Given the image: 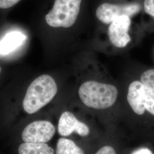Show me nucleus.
Masks as SVG:
<instances>
[{
	"label": "nucleus",
	"instance_id": "16",
	"mask_svg": "<svg viewBox=\"0 0 154 154\" xmlns=\"http://www.w3.org/2000/svg\"><path fill=\"white\" fill-rule=\"evenodd\" d=\"M132 154H153L152 151L147 148H141L134 151Z\"/></svg>",
	"mask_w": 154,
	"mask_h": 154
},
{
	"label": "nucleus",
	"instance_id": "7",
	"mask_svg": "<svg viewBox=\"0 0 154 154\" xmlns=\"http://www.w3.org/2000/svg\"><path fill=\"white\" fill-rule=\"evenodd\" d=\"M131 23L130 17L123 15L116 17L110 23L108 35L110 42L114 46L123 48L131 41L128 33Z\"/></svg>",
	"mask_w": 154,
	"mask_h": 154
},
{
	"label": "nucleus",
	"instance_id": "8",
	"mask_svg": "<svg viewBox=\"0 0 154 154\" xmlns=\"http://www.w3.org/2000/svg\"><path fill=\"white\" fill-rule=\"evenodd\" d=\"M58 133L63 137H67L75 132L81 137H86L90 133L88 127L78 121L75 116L69 111L62 114L58 126Z\"/></svg>",
	"mask_w": 154,
	"mask_h": 154
},
{
	"label": "nucleus",
	"instance_id": "1",
	"mask_svg": "<svg viewBox=\"0 0 154 154\" xmlns=\"http://www.w3.org/2000/svg\"><path fill=\"white\" fill-rule=\"evenodd\" d=\"M57 90L53 77L48 74L40 75L28 88L23 100V109L29 114L37 112L54 98Z\"/></svg>",
	"mask_w": 154,
	"mask_h": 154
},
{
	"label": "nucleus",
	"instance_id": "11",
	"mask_svg": "<svg viewBox=\"0 0 154 154\" xmlns=\"http://www.w3.org/2000/svg\"><path fill=\"white\" fill-rule=\"evenodd\" d=\"M56 154H85V152L72 140L61 138L57 144Z\"/></svg>",
	"mask_w": 154,
	"mask_h": 154
},
{
	"label": "nucleus",
	"instance_id": "14",
	"mask_svg": "<svg viewBox=\"0 0 154 154\" xmlns=\"http://www.w3.org/2000/svg\"><path fill=\"white\" fill-rule=\"evenodd\" d=\"M20 0H0V8L8 9L15 5Z\"/></svg>",
	"mask_w": 154,
	"mask_h": 154
},
{
	"label": "nucleus",
	"instance_id": "12",
	"mask_svg": "<svg viewBox=\"0 0 154 154\" xmlns=\"http://www.w3.org/2000/svg\"><path fill=\"white\" fill-rule=\"evenodd\" d=\"M140 81L154 93V69L143 72L140 76Z\"/></svg>",
	"mask_w": 154,
	"mask_h": 154
},
{
	"label": "nucleus",
	"instance_id": "10",
	"mask_svg": "<svg viewBox=\"0 0 154 154\" xmlns=\"http://www.w3.org/2000/svg\"><path fill=\"white\" fill-rule=\"evenodd\" d=\"M54 149L46 143H22L18 148L19 154H54Z\"/></svg>",
	"mask_w": 154,
	"mask_h": 154
},
{
	"label": "nucleus",
	"instance_id": "13",
	"mask_svg": "<svg viewBox=\"0 0 154 154\" xmlns=\"http://www.w3.org/2000/svg\"><path fill=\"white\" fill-rule=\"evenodd\" d=\"M144 11L154 19V0H144Z\"/></svg>",
	"mask_w": 154,
	"mask_h": 154
},
{
	"label": "nucleus",
	"instance_id": "6",
	"mask_svg": "<svg viewBox=\"0 0 154 154\" xmlns=\"http://www.w3.org/2000/svg\"><path fill=\"white\" fill-rule=\"evenodd\" d=\"M55 132L54 126L47 121H37L29 124L22 132L25 142L46 143L50 140Z\"/></svg>",
	"mask_w": 154,
	"mask_h": 154
},
{
	"label": "nucleus",
	"instance_id": "2",
	"mask_svg": "<svg viewBox=\"0 0 154 154\" xmlns=\"http://www.w3.org/2000/svg\"><path fill=\"white\" fill-rule=\"evenodd\" d=\"M78 94L86 106L102 110L109 108L115 103L118 91L116 88L112 85L89 81L81 85Z\"/></svg>",
	"mask_w": 154,
	"mask_h": 154
},
{
	"label": "nucleus",
	"instance_id": "9",
	"mask_svg": "<svg viewBox=\"0 0 154 154\" xmlns=\"http://www.w3.org/2000/svg\"><path fill=\"white\" fill-rule=\"evenodd\" d=\"M26 37L20 32L8 33L0 41V54L5 55L10 53L22 44Z\"/></svg>",
	"mask_w": 154,
	"mask_h": 154
},
{
	"label": "nucleus",
	"instance_id": "4",
	"mask_svg": "<svg viewBox=\"0 0 154 154\" xmlns=\"http://www.w3.org/2000/svg\"><path fill=\"white\" fill-rule=\"evenodd\" d=\"M127 101L137 115L142 116L147 110L154 116V93L141 81H135L130 85Z\"/></svg>",
	"mask_w": 154,
	"mask_h": 154
},
{
	"label": "nucleus",
	"instance_id": "15",
	"mask_svg": "<svg viewBox=\"0 0 154 154\" xmlns=\"http://www.w3.org/2000/svg\"><path fill=\"white\" fill-rule=\"evenodd\" d=\"M95 154H116L115 149L109 146H106L99 149Z\"/></svg>",
	"mask_w": 154,
	"mask_h": 154
},
{
	"label": "nucleus",
	"instance_id": "17",
	"mask_svg": "<svg viewBox=\"0 0 154 154\" xmlns=\"http://www.w3.org/2000/svg\"><path fill=\"white\" fill-rule=\"evenodd\" d=\"M1 67H0V73H1Z\"/></svg>",
	"mask_w": 154,
	"mask_h": 154
},
{
	"label": "nucleus",
	"instance_id": "3",
	"mask_svg": "<svg viewBox=\"0 0 154 154\" xmlns=\"http://www.w3.org/2000/svg\"><path fill=\"white\" fill-rule=\"evenodd\" d=\"M82 0H55L45 20L53 28H69L76 22Z\"/></svg>",
	"mask_w": 154,
	"mask_h": 154
},
{
	"label": "nucleus",
	"instance_id": "5",
	"mask_svg": "<svg viewBox=\"0 0 154 154\" xmlns=\"http://www.w3.org/2000/svg\"><path fill=\"white\" fill-rule=\"evenodd\" d=\"M140 10L141 6L136 2L118 4L104 3L98 7L95 14L100 21L105 24H110L118 17L123 15L132 16Z\"/></svg>",
	"mask_w": 154,
	"mask_h": 154
}]
</instances>
